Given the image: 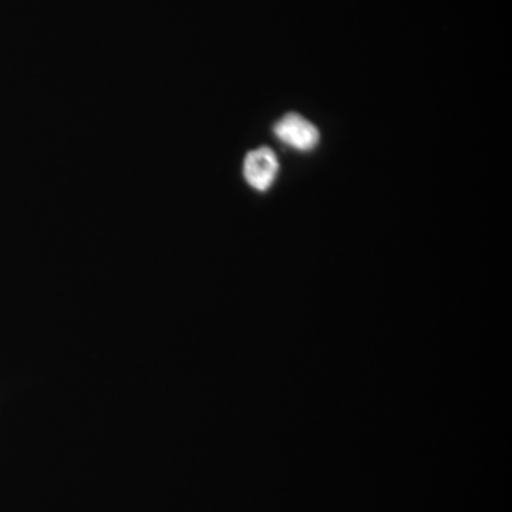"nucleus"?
I'll return each instance as SVG.
<instances>
[{
	"mask_svg": "<svg viewBox=\"0 0 512 512\" xmlns=\"http://www.w3.org/2000/svg\"><path fill=\"white\" fill-rule=\"evenodd\" d=\"M274 133L279 141L299 151L312 150L319 141L318 128L296 113L286 114L284 119L279 120Z\"/></svg>",
	"mask_w": 512,
	"mask_h": 512,
	"instance_id": "2",
	"label": "nucleus"
},
{
	"mask_svg": "<svg viewBox=\"0 0 512 512\" xmlns=\"http://www.w3.org/2000/svg\"><path fill=\"white\" fill-rule=\"evenodd\" d=\"M279 163L276 154L269 147L249 151L244 160L245 181L256 191L264 192L274 184Z\"/></svg>",
	"mask_w": 512,
	"mask_h": 512,
	"instance_id": "1",
	"label": "nucleus"
}]
</instances>
